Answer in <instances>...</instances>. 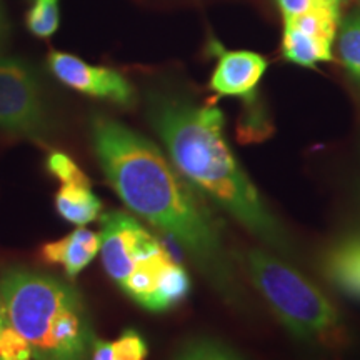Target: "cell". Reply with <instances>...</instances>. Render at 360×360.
<instances>
[{
    "label": "cell",
    "instance_id": "cell-5",
    "mask_svg": "<svg viewBox=\"0 0 360 360\" xmlns=\"http://www.w3.org/2000/svg\"><path fill=\"white\" fill-rule=\"evenodd\" d=\"M245 267L252 283L297 339L335 349L345 344V328L334 305L307 278L282 260L254 249Z\"/></svg>",
    "mask_w": 360,
    "mask_h": 360
},
{
    "label": "cell",
    "instance_id": "cell-9",
    "mask_svg": "<svg viewBox=\"0 0 360 360\" xmlns=\"http://www.w3.org/2000/svg\"><path fill=\"white\" fill-rule=\"evenodd\" d=\"M101 252V236L89 229L79 227L60 240L49 242L42 247L47 262L60 264L70 278L77 277Z\"/></svg>",
    "mask_w": 360,
    "mask_h": 360
},
{
    "label": "cell",
    "instance_id": "cell-10",
    "mask_svg": "<svg viewBox=\"0 0 360 360\" xmlns=\"http://www.w3.org/2000/svg\"><path fill=\"white\" fill-rule=\"evenodd\" d=\"M323 269L334 285L350 299L360 300V236L344 238L332 247Z\"/></svg>",
    "mask_w": 360,
    "mask_h": 360
},
{
    "label": "cell",
    "instance_id": "cell-14",
    "mask_svg": "<svg viewBox=\"0 0 360 360\" xmlns=\"http://www.w3.org/2000/svg\"><path fill=\"white\" fill-rule=\"evenodd\" d=\"M339 56L345 69L360 80V13L350 15L340 25Z\"/></svg>",
    "mask_w": 360,
    "mask_h": 360
},
{
    "label": "cell",
    "instance_id": "cell-11",
    "mask_svg": "<svg viewBox=\"0 0 360 360\" xmlns=\"http://www.w3.org/2000/svg\"><path fill=\"white\" fill-rule=\"evenodd\" d=\"M282 52L287 60L302 67H314L319 62H330L334 58L332 42L312 37L290 24H285L283 29Z\"/></svg>",
    "mask_w": 360,
    "mask_h": 360
},
{
    "label": "cell",
    "instance_id": "cell-16",
    "mask_svg": "<svg viewBox=\"0 0 360 360\" xmlns=\"http://www.w3.org/2000/svg\"><path fill=\"white\" fill-rule=\"evenodd\" d=\"M47 169L49 172L60 180L64 186H84L90 187V180L82 170H80L75 162L69 155L62 152H52L47 157Z\"/></svg>",
    "mask_w": 360,
    "mask_h": 360
},
{
    "label": "cell",
    "instance_id": "cell-8",
    "mask_svg": "<svg viewBox=\"0 0 360 360\" xmlns=\"http://www.w3.org/2000/svg\"><path fill=\"white\" fill-rule=\"evenodd\" d=\"M217 49L219 62L210 79V89L219 96L254 102L255 89L267 70V60L254 52L224 51L219 45Z\"/></svg>",
    "mask_w": 360,
    "mask_h": 360
},
{
    "label": "cell",
    "instance_id": "cell-6",
    "mask_svg": "<svg viewBox=\"0 0 360 360\" xmlns=\"http://www.w3.org/2000/svg\"><path fill=\"white\" fill-rule=\"evenodd\" d=\"M47 127L39 80L25 62L0 57V130L37 137Z\"/></svg>",
    "mask_w": 360,
    "mask_h": 360
},
{
    "label": "cell",
    "instance_id": "cell-15",
    "mask_svg": "<svg viewBox=\"0 0 360 360\" xmlns=\"http://www.w3.org/2000/svg\"><path fill=\"white\" fill-rule=\"evenodd\" d=\"M58 7L57 2L37 0L35 6L27 13V27L37 37H51L58 29Z\"/></svg>",
    "mask_w": 360,
    "mask_h": 360
},
{
    "label": "cell",
    "instance_id": "cell-1",
    "mask_svg": "<svg viewBox=\"0 0 360 360\" xmlns=\"http://www.w3.org/2000/svg\"><path fill=\"white\" fill-rule=\"evenodd\" d=\"M92 143L124 204L174 237L220 290L232 292V270L217 224L160 148L109 117L92 120Z\"/></svg>",
    "mask_w": 360,
    "mask_h": 360
},
{
    "label": "cell",
    "instance_id": "cell-4",
    "mask_svg": "<svg viewBox=\"0 0 360 360\" xmlns=\"http://www.w3.org/2000/svg\"><path fill=\"white\" fill-rule=\"evenodd\" d=\"M98 236L105 272L143 309L165 312L188 295L186 269L132 215L103 214Z\"/></svg>",
    "mask_w": 360,
    "mask_h": 360
},
{
    "label": "cell",
    "instance_id": "cell-13",
    "mask_svg": "<svg viewBox=\"0 0 360 360\" xmlns=\"http://www.w3.org/2000/svg\"><path fill=\"white\" fill-rule=\"evenodd\" d=\"M285 24L297 27L302 32L312 35V37L334 42L337 29H339V11L330 8H314V11L304 12L292 19H283Z\"/></svg>",
    "mask_w": 360,
    "mask_h": 360
},
{
    "label": "cell",
    "instance_id": "cell-18",
    "mask_svg": "<svg viewBox=\"0 0 360 360\" xmlns=\"http://www.w3.org/2000/svg\"><path fill=\"white\" fill-rule=\"evenodd\" d=\"M112 360H146L147 344L137 330H125L110 344Z\"/></svg>",
    "mask_w": 360,
    "mask_h": 360
},
{
    "label": "cell",
    "instance_id": "cell-24",
    "mask_svg": "<svg viewBox=\"0 0 360 360\" xmlns=\"http://www.w3.org/2000/svg\"><path fill=\"white\" fill-rule=\"evenodd\" d=\"M47 2H57V0H47Z\"/></svg>",
    "mask_w": 360,
    "mask_h": 360
},
{
    "label": "cell",
    "instance_id": "cell-19",
    "mask_svg": "<svg viewBox=\"0 0 360 360\" xmlns=\"http://www.w3.org/2000/svg\"><path fill=\"white\" fill-rule=\"evenodd\" d=\"M179 360H238L229 350L220 347L219 344L210 340H195L191 342L182 350Z\"/></svg>",
    "mask_w": 360,
    "mask_h": 360
},
{
    "label": "cell",
    "instance_id": "cell-12",
    "mask_svg": "<svg viewBox=\"0 0 360 360\" xmlns=\"http://www.w3.org/2000/svg\"><path fill=\"white\" fill-rule=\"evenodd\" d=\"M57 212L67 222L75 225H85L96 220L101 214L102 202L90 191V187L84 186H62L56 195Z\"/></svg>",
    "mask_w": 360,
    "mask_h": 360
},
{
    "label": "cell",
    "instance_id": "cell-3",
    "mask_svg": "<svg viewBox=\"0 0 360 360\" xmlns=\"http://www.w3.org/2000/svg\"><path fill=\"white\" fill-rule=\"evenodd\" d=\"M11 326L29 340L35 360H87L92 326L79 292L60 278L11 269L0 277Z\"/></svg>",
    "mask_w": 360,
    "mask_h": 360
},
{
    "label": "cell",
    "instance_id": "cell-22",
    "mask_svg": "<svg viewBox=\"0 0 360 360\" xmlns=\"http://www.w3.org/2000/svg\"><path fill=\"white\" fill-rule=\"evenodd\" d=\"M7 322H8V319H7V312H6V307H4L2 295H0V330H2V328L7 326Z\"/></svg>",
    "mask_w": 360,
    "mask_h": 360
},
{
    "label": "cell",
    "instance_id": "cell-17",
    "mask_svg": "<svg viewBox=\"0 0 360 360\" xmlns=\"http://www.w3.org/2000/svg\"><path fill=\"white\" fill-rule=\"evenodd\" d=\"M34 357L29 340L12 326L0 330V360H30Z\"/></svg>",
    "mask_w": 360,
    "mask_h": 360
},
{
    "label": "cell",
    "instance_id": "cell-20",
    "mask_svg": "<svg viewBox=\"0 0 360 360\" xmlns=\"http://www.w3.org/2000/svg\"><path fill=\"white\" fill-rule=\"evenodd\" d=\"M276 2L283 13V19H292L314 8L339 11L340 6V0H276Z\"/></svg>",
    "mask_w": 360,
    "mask_h": 360
},
{
    "label": "cell",
    "instance_id": "cell-7",
    "mask_svg": "<svg viewBox=\"0 0 360 360\" xmlns=\"http://www.w3.org/2000/svg\"><path fill=\"white\" fill-rule=\"evenodd\" d=\"M49 67L62 84L87 96L105 98L120 105H130L134 102V87L117 70L90 65L65 52H52L49 56Z\"/></svg>",
    "mask_w": 360,
    "mask_h": 360
},
{
    "label": "cell",
    "instance_id": "cell-23",
    "mask_svg": "<svg viewBox=\"0 0 360 360\" xmlns=\"http://www.w3.org/2000/svg\"><path fill=\"white\" fill-rule=\"evenodd\" d=\"M0 30H2V19H0Z\"/></svg>",
    "mask_w": 360,
    "mask_h": 360
},
{
    "label": "cell",
    "instance_id": "cell-2",
    "mask_svg": "<svg viewBox=\"0 0 360 360\" xmlns=\"http://www.w3.org/2000/svg\"><path fill=\"white\" fill-rule=\"evenodd\" d=\"M148 119L175 169L192 187L274 249L287 250L285 233L225 141V119L217 107L155 94L148 103Z\"/></svg>",
    "mask_w": 360,
    "mask_h": 360
},
{
    "label": "cell",
    "instance_id": "cell-21",
    "mask_svg": "<svg viewBox=\"0 0 360 360\" xmlns=\"http://www.w3.org/2000/svg\"><path fill=\"white\" fill-rule=\"evenodd\" d=\"M92 360H112V349L109 342L96 339L94 342V359Z\"/></svg>",
    "mask_w": 360,
    "mask_h": 360
}]
</instances>
